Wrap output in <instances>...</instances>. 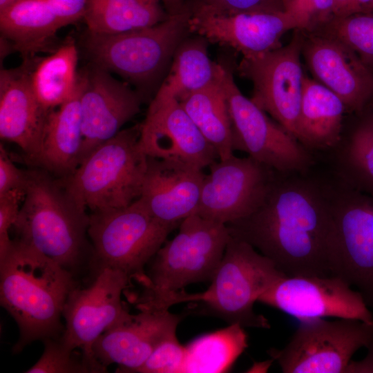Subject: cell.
Instances as JSON below:
<instances>
[{"instance_id":"obj_8","label":"cell","mask_w":373,"mask_h":373,"mask_svg":"<svg viewBox=\"0 0 373 373\" xmlns=\"http://www.w3.org/2000/svg\"><path fill=\"white\" fill-rule=\"evenodd\" d=\"M286 275L248 242L231 238L209 287L200 301L230 324L269 328L268 320L254 311L259 297Z\"/></svg>"},{"instance_id":"obj_18","label":"cell","mask_w":373,"mask_h":373,"mask_svg":"<svg viewBox=\"0 0 373 373\" xmlns=\"http://www.w3.org/2000/svg\"><path fill=\"white\" fill-rule=\"evenodd\" d=\"M302 53L316 80L358 115L373 100V70L346 44L325 34H304Z\"/></svg>"},{"instance_id":"obj_14","label":"cell","mask_w":373,"mask_h":373,"mask_svg":"<svg viewBox=\"0 0 373 373\" xmlns=\"http://www.w3.org/2000/svg\"><path fill=\"white\" fill-rule=\"evenodd\" d=\"M258 301L300 322L335 317L373 324V314L361 293L332 275L284 276L264 292Z\"/></svg>"},{"instance_id":"obj_7","label":"cell","mask_w":373,"mask_h":373,"mask_svg":"<svg viewBox=\"0 0 373 373\" xmlns=\"http://www.w3.org/2000/svg\"><path fill=\"white\" fill-rule=\"evenodd\" d=\"M177 225L157 220L140 198L124 208L90 212L88 236L96 274L117 269L143 287L148 280L145 266Z\"/></svg>"},{"instance_id":"obj_42","label":"cell","mask_w":373,"mask_h":373,"mask_svg":"<svg viewBox=\"0 0 373 373\" xmlns=\"http://www.w3.org/2000/svg\"><path fill=\"white\" fill-rule=\"evenodd\" d=\"M373 3V0H354V13L367 12Z\"/></svg>"},{"instance_id":"obj_10","label":"cell","mask_w":373,"mask_h":373,"mask_svg":"<svg viewBox=\"0 0 373 373\" xmlns=\"http://www.w3.org/2000/svg\"><path fill=\"white\" fill-rule=\"evenodd\" d=\"M221 83L231 119L233 150L244 151L280 173H306L314 162L309 149L241 93L232 68L225 62Z\"/></svg>"},{"instance_id":"obj_29","label":"cell","mask_w":373,"mask_h":373,"mask_svg":"<svg viewBox=\"0 0 373 373\" xmlns=\"http://www.w3.org/2000/svg\"><path fill=\"white\" fill-rule=\"evenodd\" d=\"M179 102L215 149L218 160H223L233 155L231 124L221 76L216 82L191 93Z\"/></svg>"},{"instance_id":"obj_27","label":"cell","mask_w":373,"mask_h":373,"mask_svg":"<svg viewBox=\"0 0 373 373\" xmlns=\"http://www.w3.org/2000/svg\"><path fill=\"white\" fill-rule=\"evenodd\" d=\"M77 47L68 39L51 53L36 57L30 71L32 90L41 104L53 110L65 102L74 93L77 80Z\"/></svg>"},{"instance_id":"obj_28","label":"cell","mask_w":373,"mask_h":373,"mask_svg":"<svg viewBox=\"0 0 373 373\" xmlns=\"http://www.w3.org/2000/svg\"><path fill=\"white\" fill-rule=\"evenodd\" d=\"M168 16L160 0H87L83 19L88 31L112 35L151 26Z\"/></svg>"},{"instance_id":"obj_39","label":"cell","mask_w":373,"mask_h":373,"mask_svg":"<svg viewBox=\"0 0 373 373\" xmlns=\"http://www.w3.org/2000/svg\"><path fill=\"white\" fill-rule=\"evenodd\" d=\"M64 26L83 19L87 0H46Z\"/></svg>"},{"instance_id":"obj_31","label":"cell","mask_w":373,"mask_h":373,"mask_svg":"<svg viewBox=\"0 0 373 373\" xmlns=\"http://www.w3.org/2000/svg\"><path fill=\"white\" fill-rule=\"evenodd\" d=\"M361 119L343 147V181L373 197V111Z\"/></svg>"},{"instance_id":"obj_21","label":"cell","mask_w":373,"mask_h":373,"mask_svg":"<svg viewBox=\"0 0 373 373\" xmlns=\"http://www.w3.org/2000/svg\"><path fill=\"white\" fill-rule=\"evenodd\" d=\"M180 317L169 310L140 311L102 334L93 354L105 368L115 363L117 372H135L164 339L176 333Z\"/></svg>"},{"instance_id":"obj_26","label":"cell","mask_w":373,"mask_h":373,"mask_svg":"<svg viewBox=\"0 0 373 373\" xmlns=\"http://www.w3.org/2000/svg\"><path fill=\"white\" fill-rule=\"evenodd\" d=\"M208 43L199 35L184 39L177 48L169 73L158 89L180 102L218 81L222 63L210 59Z\"/></svg>"},{"instance_id":"obj_4","label":"cell","mask_w":373,"mask_h":373,"mask_svg":"<svg viewBox=\"0 0 373 373\" xmlns=\"http://www.w3.org/2000/svg\"><path fill=\"white\" fill-rule=\"evenodd\" d=\"M89 215L59 179L39 168L28 171L25 195L12 227L16 240L74 274L88 249Z\"/></svg>"},{"instance_id":"obj_43","label":"cell","mask_w":373,"mask_h":373,"mask_svg":"<svg viewBox=\"0 0 373 373\" xmlns=\"http://www.w3.org/2000/svg\"><path fill=\"white\" fill-rule=\"evenodd\" d=\"M15 1L16 0H0V10L4 9Z\"/></svg>"},{"instance_id":"obj_37","label":"cell","mask_w":373,"mask_h":373,"mask_svg":"<svg viewBox=\"0 0 373 373\" xmlns=\"http://www.w3.org/2000/svg\"><path fill=\"white\" fill-rule=\"evenodd\" d=\"M25 193L26 190L15 189L0 195V260L12 244L9 233L19 216Z\"/></svg>"},{"instance_id":"obj_15","label":"cell","mask_w":373,"mask_h":373,"mask_svg":"<svg viewBox=\"0 0 373 373\" xmlns=\"http://www.w3.org/2000/svg\"><path fill=\"white\" fill-rule=\"evenodd\" d=\"M209 167L195 213L225 224L248 216L260 205L276 171L249 156L233 155Z\"/></svg>"},{"instance_id":"obj_40","label":"cell","mask_w":373,"mask_h":373,"mask_svg":"<svg viewBox=\"0 0 373 373\" xmlns=\"http://www.w3.org/2000/svg\"><path fill=\"white\" fill-rule=\"evenodd\" d=\"M367 350V354L363 359L350 361L345 373H373V343Z\"/></svg>"},{"instance_id":"obj_17","label":"cell","mask_w":373,"mask_h":373,"mask_svg":"<svg viewBox=\"0 0 373 373\" xmlns=\"http://www.w3.org/2000/svg\"><path fill=\"white\" fill-rule=\"evenodd\" d=\"M89 64L79 71L83 131L80 163L95 147L118 133L140 111L144 102L128 83Z\"/></svg>"},{"instance_id":"obj_24","label":"cell","mask_w":373,"mask_h":373,"mask_svg":"<svg viewBox=\"0 0 373 373\" xmlns=\"http://www.w3.org/2000/svg\"><path fill=\"white\" fill-rule=\"evenodd\" d=\"M64 27L46 0H16L0 10L1 37L23 60L53 52L57 31Z\"/></svg>"},{"instance_id":"obj_20","label":"cell","mask_w":373,"mask_h":373,"mask_svg":"<svg viewBox=\"0 0 373 373\" xmlns=\"http://www.w3.org/2000/svg\"><path fill=\"white\" fill-rule=\"evenodd\" d=\"M191 30L209 42L230 47L242 57L280 47L283 35L298 29L284 11L242 12L227 15H191Z\"/></svg>"},{"instance_id":"obj_32","label":"cell","mask_w":373,"mask_h":373,"mask_svg":"<svg viewBox=\"0 0 373 373\" xmlns=\"http://www.w3.org/2000/svg\"><path fill=\"white\" fill-rule=\"evenodd\" d=\"M321 29L346 44L373 70V12L334 18Z\"/></svg>"},{"instance_id":"obj_38","label":"cell","mask_w":373,"mask_h":373,"mask_svg":"<svg viewBox=\"0 0 373 373\" xmlns=\"http://www.w3.org/2000/svg\"><path fill=\"white\" fill-rule=\"evenodd\" d=\"M28 171L17 167L2 144L0 145V195L15 189L26 190Z\"/></svg>"},{"instance_id":"obj_13","label":"cell","mask_w":373,"mask_h":373,"mask_svg":"<svg viewBox=\"0 0 373 373\" xmlns=\"http://www.w3.org/2000/svg\"><path fill=\"white\" fill-rule=\"evenodd\" d=\"M131 282L124 272L104 268L88 287L77 285L64 307L66 324L59 337L61 343L70 350L79 349L84 356L96 360L92 352L96 339L131 316L122 300L123 291Z\"/></svg>"},{"instance_id":"obj_36","label":"cell","mask_w":373,"mask_h":373,"mask_svg":"<svg viewBox=\"0 0 373 373\" xmlns=\"http://www.w3.org/2000/svg\"><path fill=\"white\" fill-rule=\"evenodd\" d=\"M186 354L185 346L180 343L176 333L160 342L136 373L181 372Z\"/></svg>"},{"instance_id":"obj_35","label":"cell","mask_w":373,"mask_h":373,"mask_svg":"<svg viewBox=\"0 0 373 373\" xmlns=\"http://www.w3.org/2000/svg\"><path fill=\"white\" fill-rule=\"evenodd\" d=\"M185 6L191 15L283 11V0H189Z\"/></svg>"},{"instance_id":"obj_25","label":"cell","mask_w":373,"mask_h":373,"mask_svg":"<svg viewBox=\"0 0 373 373\" xmlns=\"http://www.w3.org/2000/svg\"><path fill=\"white\" fill-rule=\"evenodd\" d=\"M343 101L329 88L305 75L296 139L307 149L325 150L341 140Z\"/></svg>"},{"instance_id":"obj_16","label":"cell","mask_w":373,"mask_h":373,"mask_svg":"<svg viewBox=\"0 0 373 373\" xmlns=\"http://www.w3.org/2000/svg\"><path fill=\"white\" fill-rule=\"evenodd\" d=\"M140 144L147 157L178 161L200 169L218 159L179 101L160 89L141 124Z\"/></svg>"},{"instance_id":"obj_1","label":"cell","mask_w":373,"mask_h":373,"mask_svg":"<svg viewBox=\"0 0 373 373\" xmlns=\"http://www.w3.org/2000/svg\"><path fill=\"white\" fill-rule=\"evenodd\" d=\"M303 174L276 171L260 205L226 225L287 276H328L333 190Z\"/></svg>"},{"instance_id":"obj_46","label":"cell","mask_w":373,"mask_h":373,"mask_svg":"<svg viewBox=\"0 0 373 373\" xmlns=\"http://www.w3.org/2000/svg\"></svg>"},{"instance_id":"obj_11","label":"cell","mask_w":373,"mask_h":373,"mask_svg":"<svg viewBox=\"0 0 373 373\" xmlns=\"http://www.w3.org/2000/svg\"><path fill=\"white\" fill-rule=\"evenodd\" d=\"M373 343V324L351 318L300 321L288 343L269 355L284 373H345L355 352Z\"/></svg>"},{"instance_id":"obj_19","label":"cell","mask_w":373,"mask_h":373,"mask_svg":"<svg viewBox=\"0 0 373 373\" xmlns=\"http://www.w3.org/2000/svg\"><path fill=\"white\" fill-rule=\"evenodd\" d=\"M36 57L18 68L1 69L0 137L16 144L27 160L37 166L50 112L36 97L30 71Z\"/></svg>"},{"instance_id":"obj_23","label":"cell","mask_w":373,"mask_h":373,"mask_svg":"<svg viewBox=\"0 0 373 373\" xmlns=\"http://www.w3.org/2000/svg\"><path fill=\"white\" fill-rule=\"evenodd\" d=\"M82 82L65 102L48 117L37 167L59 179L70 175L80 164L83 145L80 107Z\"/></svg>"},{"instance_id":"obj_9","label":"cell","mask_w":373,"mask_h":373,"mask_svg":"<svg viewBox=\"0 0 373 373\" xmlns=\"http://www.w3.org/2000/svg\"><path fill=\"white\" fill-rule=\"evenodd\" d=\"M333 190L328 241L330 275L357 287L373 307V197L343 182Z\"/></svg>"},{"instance_id":"obj_5","label":"cell","mask_w":373,"mask_h":373,"mask_svg":"<svg viewBox=\"0 0 373 373\" xmlns=\"http://www.w3.org/2000/svg\"><path fill=\"white\" fill-rule=\"evenodd\" d=\"M191 14L184 5L162 21L117 34L86 31L83 47L90 63L134 85L144 101L170 67L173 55L191 30Z\"/></svg>"},{"instance_id":"obj_33","label":"cell","mask_w":373,"mask_h":373,"mask_svg":"<svg viewBox=\"0 0 373 373\" xmlns=\"http://www.w3.org/2000/svg\"><path fill=\"white\" fill-rule=\"evenodd\" d=\"M44 352L26 373H99L107 369L98 361L84 356L81 352L67 349L59 338L44 341Z\"/></svg>"},{"instance_id":"obj_41","label":"cell","mask_w":373,"mask_h":373,"mask_svg":"<svg viewBox=\"0 0 373 373\" xmlns=\"http://www.w3.org/2000/svg\"><path fill=\"white\" fill-rule=\"evenodd\" d=\"M354 0H333L334 18L353 14Z\"/></svg>"},{"instance_id":"obj_34","label":"cell","mask_w":373,"mask_h":373,"mask_svg":"<svg viewBox=\"0 0 373 373\" xmlns=\"http://www.w3.org/2000/svg\"><path fill=\"white\" fill-rule=\"evenodd\" d=\"M283 6L298 29L305 32L320 30L334 18L333 0H283Z\"/></svg>"},{"instance_id":"obj_3","label":"cell","mask_w":373,"mask_h":373,"mask_svg":"<svg viewBox=\"0 0 373 373\" xmlns=\"http://www.w3.org/2000/svg\"><path fill=\"white\" fill-rule=\"evenodd\" d=\"M231 238L225 224L194 213L180 224L177 235L158 250L146 273L147 282L133 303L140 311L169 310L175 304L200 301L188 294L192 283L211 281Z\"/></svg>"},{"instance_id":"obj_44","label":"cell","mask_w":373,"mask_h":373,"mask_svg":"<svg viewBox=\"0 0 373 373\" xmlns=\"http://www.w3.org/2000/svg\"><path fill=\"white\" fill-rule=\"evenodd\" d=\"M163 1H166V2H167L169 3V2H175L177 0H163Z\"/></svg>"},{"instance_id":"obj_12","label":"cell","mask_w":373,"mask_h":373,"mask_svg":"<svg viewBox=\"0 0 373 373\" xmlns=\"http://www.w3.org/2000/svg\"><path fill=\"white\" fill-rule=\"evenodd\" d=\"M303 39L304 32L295 29L288 44L242 57L237 68L253 84L251 101L295 138L305 77L300 62Z\"/></svg>"},{"instance_id":"obj_30","label":"cell","mask_w":373,"mask_h":373,"mask_svg":"<svg viewBox=\"0 0 373 373\" xmlns=\"http://www.w3.org/2000/svg\"><path fill=\"white\" fill-rule=\"evenodd\" d=\"M248 347L247 335L240 324L193 340L185 346L181 372H222L229 370Z\"/></svg>"},{"instance_id":"obj_22","label":"cell","mask_w":373,"mask_h":373,"mask_svg":"<svg viewBox=\"0 0 373 373\" xmlns=\"http://www.w3.org/2000/svg\"><path fill=\"white\" fill-rule=\"evenodd\" d=\"M204 177L202 169L189 164L148 157L139 198L157 220L180 224L196 213Z\"/></svg>"},{"instance_id":"obj_6","label":"cell","mask_w":373,"mask_h":373,"mask_svg":"<svg viewBox=\"0 0 373 373\" xmlns=\"http://www.w3.org/2000/svg\"><path fill=\"white\" fill-rule=\"evenodd\" d=\"M141 124L121 130L95 147L69 176L59 179L90 212L124 208L142 193L148 157L140 144Z\"/></svg>"},{"instance_id":"obj_2","label":"cell","mask_w":373,"mask_h":373,"mask_svg":"<svg viewBox=\"0 0 373 373\" xmlns=\"http://www.w3.org/2000/svg\"><path fill=\"white\" fill-rule=\"evenodd\" d=\"M77 285L71 271L12 240L0 260V300L19 327L14 353L21 352L33 341L61 336L64 307Z\"/></svg>"},{"instance_id":"obj_45","label":"cell","mask_w":373,"mask_h":373,"mask_svg":"<svg viewBox=\"0 0 373 373\" xmlns=\"http://www.w3.org/2000/svg\"><path fill=\"white\" fill-rule=\"evenodd\" d=\"M368 12H373V3H372V6L370 7Z\"/></svg>"}]
</instances>
